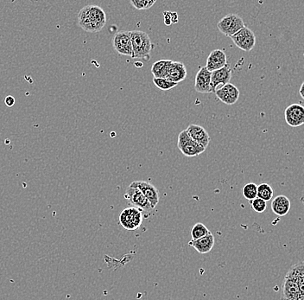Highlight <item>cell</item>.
I'll list each match as a JSON object with an SVG mask.
<instances>
[{"label":"cell","instance_id":"cell-1","mask_svg":"<svg viewBox=\"0 0 304 300\" xmlns=\"http://www.w3.org/2000/svg\"><path fill=\"white\" fill-rule=\"evenodd\" d=\"M78 24L87 32H99L106 24L105 12L100 6H86L78 14Z\"/></svg>","mask_w":304,"mask_h":300},{"label":"cell","instance_id":"cell-2","mask_svg":"<svg viewBox=\"0 0 304 300\" xmlns=\"http://www.w3.org/2000/svg\"><path fill=\"white\" fill-rule=\"evenodd\" d=\"M132 46V58L149 59V55L153 49L149 35L142 30L130 31Z\"/></svg>","mask_w":304,"mask_h":300},{"label":"cell","instance_id":"cell-3","mask_svg":"<svg viewBox=\"0 0 304 300\" xmlns=\"http://www.w3.org/2000/svg\"><path fill=\"white\" fill-rule=\"evenodd\" d=\"M143 213L135 207H128L120 213V223L124 229L130 231L138 230L143 222Z\"/></svg>","mask_w":304,"mask_h":300},{"label":"cell","instance_id":"cell-4","mask_svg":"<svg viewBox=\"0 0 304 300\" xmlns=\"http://www.w3.org/2000/svg\"><path fill=\"white\" fill-rule=\"evenodd\" d=\"M246 25H245L242 18L234 13L225 16L224 18L219 20V23L217 24V27L220 33H222L223 35L229 36V38H232L233 35L239 32Z\"/></svg>","mask_w":304,"mask_h":300},{"label":"cell","instance_id":"cell-5","mask_svg":"<svg viewBox=\"0 0 304 300\" xmlns=\"http://www.w3.org/2000/svg\"><path fill=\"white\" fill-rule=\"evenodd\" d=\"M177 146H178L179 150L181 151V153L184 156L188 157V158L198 156L206 151V148L197 144L196 141H194L193 139L190 138L189 136L187 135L186 130H183L179 133Z\"/></svg>","mask_w":304,"mask_h":300},{"label":"cell","instance_id":"cell-6","mask_svg":"<svg viewBox=\"0 0 304 300\" xmlns=\"http://www.w3.org/2000/svg\"><path fill=\"white\" fill-rule=\"evenodd\" d=\"M232 40L240 50L249 52L256 45V35L248 27L245 26L231 38Z\"/></svg>","mask_w":304,"mask_h":300},{"label":"cell","instance_id":"cell-7","mask_svg":"<svg viewBox=\"0 0 304 300\" xmlns=\"http://www.w3.org/2000/svg\"><path fill=\"white\" fill-rule=\"evenodd\" d=\"M125 198L128 200L132 207L140 209L141 211L149 212L152 210L151 206L143 193L134 186L130 185L126 190Z\"/></svg>","mask_w":304,"mask_h":300},{"label":"cell","instance_id":"cell-8","mask_svg":"<svg viewBox=\"0 0 304 300\" xmlns=\"http://www.w3.org/2000/svg\"><path fill=\"white\" fill-rule=\"evenodd\" d=\"M114 50L122 56H132V41L130 31L122 30L114 35L112 39Z\"/></svg>","mask_w":304,"mask_h":300},{"label":"cell","instance_id":"cell-9","mask_svg":"<svg viewBox=\"0 0 304 300\" xmlns=\"http://www.w3.org/2000/svg\"><path fill=\"white\" fill-rule=\"evenodd\" d=\"M130 185L138 188L148 200L152 209H155L159 203V192L155 186L146 181H135Z\"/></svg>","mask_w":304,"mask_h":300},{"label":"cell","instance_id":"cell-10","mask_svg":"<svg viewBox=\"0 0 304 300\" xmlns=\"http://www.w3.org/2000/svg\"><path fill=\"white\" fill-rule=\"evenodd\" d=\"M286 123L292 127H301L304 124V106L300 104H291L284 112Z\"/></svg>","mask_w":304,"mask_h":300},{"label":"cell","instance_id":"cell-11","mask_svg":"<svg viewBox=\"0 0 304 300\" xmlns=\"http://www.w3.org/2000/svg\"><path fill=\"white\" fill-rule=\"evenodd\" d=\"M214 94H216L217 98L221 102L226 105H234L240 98V90L232 83H227L221 88H219Z\"/></svg>","mask_w":304,"mask_h":300},{"label":"cell","instance_id":"cell-12","mask_svg":"<svg viewBox=\"0 0 304 300\" xmlns=\"http://www.w3.org/2000/svg\"><path fill=\"white\" fill-rule=\"evenodd\" d=\"M232 78V69L230 65L226 64L222 68L213 71L211 74V89L212 93H215L219 86H225L230 82Z\"/></svg>","mask_w":304,"mask_h":300},{"label":"cell","instance_id":"cell-13","mask_svg":"<svg viewBox=\"0 0 304 300\" xmlns=\"http://www.w3.org/2000/svg\"><path fill=\"white\" fill-rule=\"evenodd\" d=\"M186 132H187V135L189 136L194 141H196L197 144H199L200 145H202L207 149L209 142H210V136L204 127H202L199 125L191 124L187 127Z\"/></svg>","mask_w":304,"mask_h":300},{"label":"cell","instance_id":"cell-14","mask_svg":"<svg viewBox=\"0 0 304 300\" xmlns=\"http://www.w3.org/2000/svg\"><path fill=\"white\" fill-rule=\"evenodd\" d=\"M211 74L212 72L208 71L206 67L200 68L196 74L195 89L201 94L212 93L211 89Z\"/></svg>","mask_w":304,"mask_h":300},{"label":"cell","instance_id":"cell-15","mask_svg":"<svg viewBox=\"0 0 304 300\" xmlns=\"http://www.w3.org/2000/svg\"><path fill=\"white\" fill-rule=\"evenodd\" d=\"M227 64V58L226 55L222 50H214L209 54L208 59H207V64L206 68L208 71L213 72V71L218 70L219 68H222Z\"/></svg>","mask_w":304,"mask_h":300},{"label":"cell","instance_id":"cell-16","mask_svg":"<svg viewBox=\"0 0 304 300\" xmlns=\"http://www.w3.org/2000/svg\"><path fill=\"white\" fill-rule=\"evenodd\" d=\"M282 290L281 300H302L296 283L288 275H285Z\"/></svg>","mask_w":304,"mask_h":300},{"label":"cell","instance_id":"cell-17","mask_svg":"<svg viewBox=\"0 0 304 300\" xmlns=\"http://www.w3.org/2000/svg\"><path fill=\"white\" fill-rule=\"evenodd\" d=\"M187 77V68L181 62H172L170 65L166 79L172 83H181Z\"/></svg>","mask_w":304,"mask_h":300},{"label":"cell","instance_id":"cell-18","mask_svg":"<svg viewBox=\"0 0 304 300\" xmlns=\"http://www.w3.org/2000/svg\"><path fill=\"white\" fill-rule=\"evenodd\" d=\"M214 244H215V239L214 236L210 234L208 236L202 237L199 240L196 241H191L188 242L190 247H193L197 252L202 254L209 253L213 249Z\"/></svg>","mask_w":304,"mask_h":300},{"label":"cell","instance_id":"cell-19","mask_svg":"<svg viewBox=\"0 0 304 300\" xmlns=\"http://www.w3.org/2000/svg\"><path fill=\"white\" fill-rule=\"evenodd\" d=\"M286 275L290 276L296 283L301 293V299L304 300V267L302 263L292 266Z\"/></svg>","mask_w":304,"mask_h":300},{"label":"cell","instance_id":"cell-20","mask_svg":"<svg viewBox=\"0 0 304 300\" xmlns=\"http://www.w3.org/2000/svg\"><path fill=\"white\" fill-rule=\"evenodd\" d=\"M272 210L278 216L286 215L290 210V201L283 195L278 196L272 202Z\"/></svg>","mask_w":304,"mask_h":300},{"label":"cell","instance_id":"cell-21","mask_svg":"<svg viewBox=\"0 0 304 300\" xmlns=\"http://www.w3.org/2000/svg\"><path fill=\"white\" fill-rule=\"evenodd\" d=\"M172 62L171 60H159L158 62H154L151 67V73L154 76V78L166 79L168 71Z\"/></svg>","mask_w":304,"mask_h":300},{"label":"cell","instance_id":"cell-22","mask_svg":"<svg viewBox=\"0 0 304 300\" xmlns=\"http://www.w3.org/2000/svg\"><path fill=\"white\" fill-rule=\"evenodd\" d=\"M273 196H274V191L272 186L268 183H261L257 186V197L258 198L265 201L267 203L268 201L272 200Z\"/></svg>","mask_w":304,"mask_h":300},{"label":"cell","instance_id":"cell-23","mask_svg":"<svg viewBox=\"0 0 304 300\" xmlns=\"http://www.w3.org/2000/svg\"><path fill=\"white\" fill-rule=\"evenodd\" d=\"M211 232L208 230V228L205 226L202 222L195 224L192 230H191V236H192V241H196L199 239L205 237V236L210 235Z\"/></svg>","mask_w":304,"mask_h":300},{"label":"cell","instance_id":"cell-24","mask_svg":"<svg viewBox=\"0 0 304 300\" xmlns=\"http://www.w3.org/2000/svg\"><path fill=\"white\" fill-rule=\"evenodd\" d=\"M244 197L249 201L254 200L257 197V185L254 182H249L242 189Z\"/></svg>","mask_w":304,"mask_h":300},{"label":"cell","instance_id":"cell-25","mask_svg":"<svg viewBox=\"0 0 304 300\" xmlns=\"http://www.w3.org/2000/svg\"><path fill=\"white\" fill-rule=\"evenodd\" d=\"M153 83L156 87H158V89L164 91L170 90L178 85L177 83H172L168 79H162V78H153Z\"/></svg>","mask_w":304,"mask_h":300},{"label":"cell","instance_id":"cell-26","mask_svg":"<svg viewBox=\"0 0 304 300\" xmlns=\"http://www.w3.org/2000/svg\"><path fill=\"white\" fill-rule=\"evenodd\" d=\"M130 3L137 10H148L155 5L156 0H131Z\"/></svg>","mask_w":304,"mask_h":300},{"label":"cell","instance_id":"cell-27","mask_svg":"<svg viewBox=\"0 0 304 300\" xmlns=\"http://www.w3.org/2000/svg\"><path fill=\"white\" fill-rule=\"evenodd\" d=\"M250 203L252 204V209L257 213H263L267 208V203L265 201L262 200L258 197L255 198L254 200L250 201Z\"/></svg>","mask_w":304,"mask_h":300},{"label":"cell","instance_id":"cell-28","mask_svg":"<svg viewBox=\"0 0 304 300\" xmlns=\"http://www.w3.org/2000/svg\"><path fill=\"white\" fill-rule=\"evenodd\" d=\"M15 101H16L15 98L12 95H9L5 99V103H6V106H9V107L14 106Z\"/></svg>","mask_w":304,"mask_h":300},{"label":"cell","instance_id":"cell-29","mask_svg":"<svg viewBox=\"0 0 304 300\" xmlns=\"http://www.w3.org/2000/svg\"><path fill=\"white\" fill-rule=\"evenodd\" d=\"M299 94H300L301 97L304 100V82L301 83V88H300V90H299Z\"/></svg>","mask_w":304,"mask_h":300},{"label":"cell","instance_id":"cell-30","mask_svg":"<svg viewBox=\"0 0 304 300\" xmlns=\"http://www.w3.org/2000/svg\"><path fill=\"white\" fill-rule=\"evenodd\" d=\"M302 265H303V267H304V261L302 262Z\"/></svg>","mask_w":304,"mask_h":300}]
</instances>
